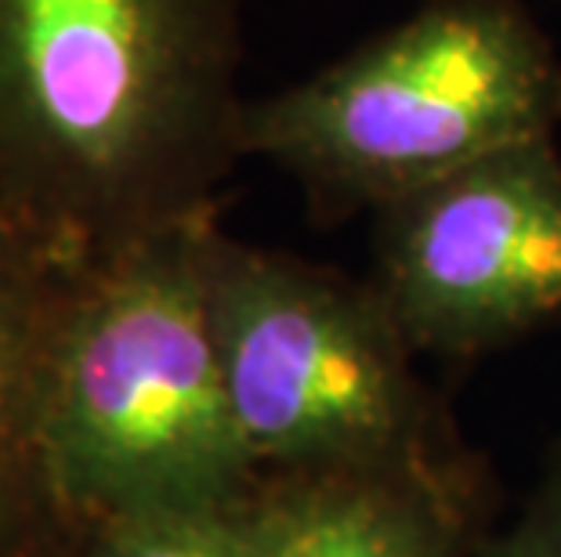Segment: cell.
<instances>
[{
  "mask_svg": "<svg viewBox=\"0 0 561 557\" xmlns=\"http://www.w3.org/2000/svg\"><path fill=\"white\" fill-rule=\"evenodd\" d=\"M243 0H0V218L66 260L214 210Z\"/></svg>",
  "mask_w": 561,
  "mask_h": 557,
  "instance_id": "cell-1",
  "label": "cell"
},
{
  "mask_svg": "<svg viewBox=\"0 0 561 557\" xmlns=\"http://www.w3.org/2000/svg\"><path fill=\"white\" fill-rule=\"evenodd\" d=\"M218 207L83 257L47 359L41 460L80 532L261 489L210 323Z\"/></svg>",
  "mask_w": 561,
  "mask_h": 557,
  "instance_id": "cell-2",
  "label": "cell"
},
{
  "mask_svg": "<svg viewBox=\"0 0 561 557\" xmlns=\"http://www.w3.org/2000/svg\"><path fill=\"white\" fill-rule=\"evenodd\" d=\"M558 130L561 51L522 0H424L312 77L247 98L240 152L337 221Z\"/></svg>",
  "mask_w": 561,
  "mask_h": 557,
  "instance_id": "cell-3",
  "label": "cell"
},
{
  "mask_svg": "<svg viewBox=\"0 0 561 557\" xmlns=\"http://www.w3.org/2000/svg\"><path fill=\"white\" fill-rule=\"evenodd\" d=\"M210 323L261 474H438L416 348L374 282L214 232Z\"/></svg>",
  "mask_w": 561,
  "mask_h": 557,
  "instance_id": "cell-4",
  "label": "cell"
},
{
  "mask_svg": "<svg viewBox=\"0 0 561 557\" xmlns=\"http://www.w3.org/2000/svg\"><path fill=\"white\" fill-rule=\"evenodd\" d=\"M374 287L416 351L471 359L561 323L558 138L474 160L374 214Z\"/></svg>",
  "mask_w": 561,
  "mask_h": 557,
  "instance_id": "cell-5",
  "label": "cell"
},
{
  "mask_svg": "<svg viewBox=\"0 0 561 557\" xmlns=\"http://www.w3.org/2000/svg\"><path fill=\"white\" fill-rule=\"evenodd\" d=\"M73 265L0 218V557H37L44 529L58 525L44 485L41 420Z\"/></svg>",
  "mask_w": 561,
  "mask_h": 557,
  "instance_id": "cell-6",
  "label": "cell"
},
{
  "mask_svg": "<svg viewBox=\"0 0 561 557\" xmlns=\"http://www.w3.org/2000/svg\"><path fill=\"white\" fill-rule=\"evenodd\" d=\"M442 474H279L261 492V557H449Z\"/></svg>",
  "mask_w": 561,
  "mask_h": 557,
  "instance_id": "cell-7",
  "label": "cell"
},
{
  "mask_svg": "<svg viewBox=\"0 0 561 557\" xmlns=\"http://www.w3.org/2000/svg\"><path fill=\"white\" fill-rule=\"evenodd\" d=\"M80 536V547L62 557H261V492L105 521Z\"/></svg>",
  "mask_w": 561,
  "mask_h": 557,
  "instance_id": "cell-8",
  "label": "cell"
},
{
  "mask_svg": "<svg viewBox=\"0 0 561 557\" xmlns=\"http://www.w3.org/2000/svg\"><path fill=\"white\" fill-rule=\"evenodd\" d=\"M489 557H561V456Z\"/></svg>",
  "mask_w": 561,
  "mask_h": 557,
  "instance_id": "cell-9",
  "label": "cell"
}]
</instances>
